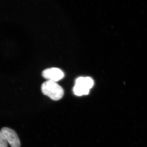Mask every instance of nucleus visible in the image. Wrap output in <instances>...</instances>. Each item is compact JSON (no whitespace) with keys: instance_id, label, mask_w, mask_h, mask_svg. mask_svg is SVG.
Instances as JSON below:
<instances>
[{"instance_id":"obj_1","label":"nucleus","mask_w":147,"mask_h":147,"mask_svg":"<svg viewBox=\"0 0 147 147\" xmlns=\"http://www.w3.org/2000/svg\"><path fill=\"white\" fill-rule=\"evenodd\" d=\"M41 89L43 94L53 100H60L64 95L63 88L56 82L50 80L44 82L41 86Z\"/></svg>"},{"instance_id":"obj_2","label":"nucleus","mask_w":147,"mask_h":147,"mask_svg":"<svg viewBox=\"0 0 147 147\" xmlns=\"http://www.w3.org/2000/svg\"><path fill=\"white\" fill-rule=\"evenodd\" d=\"M94 85V81L89 77H81L76 79V84L74 88V94L79 96L88 94L90 89Z\"/></svg>"},{"instance_id":"obj_3","label":"nucleus","mask_w":147,"mask_h":147,"mask_svg":"<svg viewBox=\"0 0 147 147\" xmlns=\"http://www.w3.org/2000/svg\"><path fill=\"white\" fill-rule=\"evenodd\" d=\"M1 131L11 147L21 146L20 139L15 131L7 127H3Z\"/></svg>"},{"instance_id":"obj_4","label":"nucleus","mask_w":147,"mask_h":147,"mask_svg":"<svg viewBox=\"0 0 147 147\" xmlns=\"http://www.w3.org/2000/svg\"><path fill=\"white\" fill-rule=\"evenodd\" d=\"M42 76L48 80L56 82L63 78L64 74L59 69L52 67L43 70Z\"/></svg>"},{"instance_id":"obj_5","label":"nucleus","mask_w":147,"mask_h":147,"mask_svg":"<svg viewBox=\"0 0 147 147\" xmlns=\"http://www.w3.org/2000/svg\"><path fill=\"white\" fill-rule=\"evenodd\" d=\"M8 143L1 131H0V147H7Z\"/></svg>"}]
</instances>
